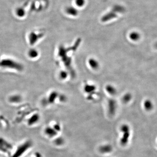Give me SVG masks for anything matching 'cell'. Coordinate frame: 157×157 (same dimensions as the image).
Here are the masks:
<instances>
[{"mask_svg": "<svg viewBox=\"0 0 157 157\" xmlns=\"http://www.w3.org/2000/svg\"><path fill=\"white\" fill-rule=\"evenodd\" d=\"M105 90L107 93L112 97H114L117 94V91L116 88L112 84H109L106 85Z\"/></svg>", "mask_w": 157, "mask_h": 157, "instance_id": "10", "label": "cell"}, {"mask_svg": "<svg viewBox=\"0 0 157 157\" xmlns=\"http://www.w3.org/2000/svg\"><path fill=\"white\" fill-rule=\"evenodd\" d=\"M75 4L78 7H82L85 4V0H75Z\"/></svg>", "mask_w": 157, "mask_h": 157, "instance_id": "21", "label": "cell"}, {"mask_svg": "<svg viewBox=\"0 0 157 157\" xmlns=\"http://www.w3.org/2000/svg\"><path fill=\"white\" fill-rule=\"evenodd\" d=\"M89 66L93 70H98L99 67V63L98 61L95 58H90L88 61Z\"/></svg>", "mask_w": 157, "mask_h": 157, "instance_id": "9", "label": "cell"}, {"mask_svg": "<svg viewBox=\"0 0 157 157\" xmlns=\"http://www.w3.org/2000/svg\"><path fill=\"white\" fill-rule=\"evenodd\" d=\"M59 76L62 80H65L68 76V73L66 71H61L59 74Z\"/></svg>", "mask_w": 157, "mask_h": 157, "instance_id": "20", "label": "cell"}, {"mask_svg": "<svg viewBox=\"0 0 157 157\" xmlns=\"http://www.w3.org/2000/svg\"><path fill=\"white\" fill-rule=\"evenodd\" d=\"M140 35L139 33L136 32H133L130 33L129 35V38L131 41L133 42H137L140 40Z\"/></svg>", "mask_w": 157, "mask_h": 157, "instance_id": "14", "label": "cell"}, {"mask_svg": "<svg viewBox=\"0 0 157 157\" xmlns=\"http://www.w3.org/2000/svg\"><path fill=\"white\" fill-rule=\"evenodd\" d=\"M30 157H41V156L40 154L37 153L35 154L34 155Z\"/></svg>", "mask_w": 157, "mask_h": 157, "instance_id": "23", "label": "cell"}, {"mask_svg": "<svg viewBox=\"0 0 157 157\" xmlns=\"http://www.w3.org/2000/svg\"><path fill=\"white\" fill-rule=\"evenodd\" d=\"M26 54L29 59L31 60H34L39 57V52L38 49L32 47L29 49L28 50Z\"/></svg>", "mask_w": 157, "mask_h": 157, "instance_id": "7", "label": "cell"}, {"mask_svg": "<svg viewBox=\"0 0 157 157\" xmlns=\"http://www.w3.org/2000/svg\"><path fill=\"white\" fill-rule=\"evenodd\" d=\"M60 99L61 102H65L66 100V96L64 95H60Z\"/></svg>", "mask_w": 157, "mask_h": 157, "instance_id": "22", "label": "cell"}, {"mask_svg": "<svg viewBox=\"0 0 157 157\" xmlns=\"http://www.w3.org/2000/svg\"><path fill=\"white\" fill-rule=\"evenodd\" d=\"M155 46H156V48H157V43L156 44V45H155Z\"/></svg>", "mask_w": 157, "mask_h": 157, "instance_id": "24", "label": "cell"}, {"mask_svg": "<svg viewBox=\"0 0 157 157\" xmlns=\"http://www.w3.org/2000/svg\"><path fill=\"white\" fill-rule=\"evenodd\" d=\"M121 130L125 132L124 135V137L121 139V143L122 145H125L127 141V138L128 137V128L127 126L123 125L121 127Z\"/></svg>", "mask_w": 157, "mask_h": 157, "instance_id": "12", "label": "cell"}, {"mask_svg": "<svg viewBox=\"0 0 157 157\" xmlns=\"http://www.w3.org/2000/svg\"><path fill=\"white\" fill-rule=\"evenodd\" d=\"M8 101L12 104H17L22 101V97L19 94H13L9 96Z\"/></svg>", "mask_w": 157, "mask_h": 157, "instance_id": "6", "label": "cell"}, {"mask_svg": "<svg viewBox=\"0 0 157 157\" xmlns=\"http://www.w3.org/2000/svg\"><path fill=\"white\" fill-rule=\"evenodd\" d=\"M0 69L22 72L24 70V66L22 63L14 59L4 58L0 59Z\"/></svg>", "mask_w": 157, "mask_h": 157, "instance_id": "1", "label": "cell"}, {"mask_svg": "<svg viewBox=\"0 0 157 157\" xmlns=\"http://www.w3.org/2000/svg\"><path fill=\"white\" fill-rule=\"evenodd\" d=\"M143 106L146 110H150L153 108V104L151 100L146 99L143 103Z\"/></svg>", "mask_w": 157, "mask_h": 157, "instance_id": "16", "label": "cell"}, {"mask_svg": "<svg viewBox=\"0 0 157 157\" xmlns=\"http://www.w3.org/2000/svg\"><path fill=\"white\" fill-rule=\"evenodd\" d=\"M96 87L92 84H87L84 87V90L87 93H91L96 90Z\"/></svg>", "mask_w": 157, "mask_h": 157, "instance_id": "15", "label": "cell"}, {"mask_svg": "<svg viewBox=\"0 0 157 157\" xmlns=\"http://www.w3.org/2000/svg\"><path fill=\"white\" fill-rule=\"evenodd\" d=\"M112 147L109 145L102 146L99 148V150L101 152L103 153L110 152L112 151Z\"/></svg>", "mask_w": 157, "mask_h": 157, "instance_id": "18", "label": "cell"}, {"mask_svg": "<svg viewBox=\"0 0 157 157\" xmlns=\"http://www.w3.org/2000/svg\"><path fill=\"white\" fill-rule=\"evenodd\" d=\"M40 119L39 114L38 113H35L26 119V124L28 126H33L39 122Z\"/></svg>", "mask_w": 157, "mask_h": 157, "instance_id": "5", "label": "cell"}, {"mask_svg": "<svg viewBox=\"0 0 157 157\" xmlns=\"http://www.w3.org/2000/svg\"><path fill=\"white\" fill-rule=\"evenodd\" d=\"M40 35L39 34H37L35 31H32L28 34L27 36L28 43L30 46L33 47L38 43L41 38Z\"/></svg>", "mask_w": 157, "mask_h": 157, "instance_id": "4", "label": "cell"}, {"mask_svg": "<svg viewBox=\"0 0 157 157\" xmlns=\"http://www.w3.org/2000/svg\"><path fill=\"white\" fill-rule=\"evenodd\" d=\"M117 107V104L116 100L113 99H110L108 101V109L110 114L113 115L115 113Z\"/></svg>", "mask_w": 157, "mask_h": 157, "instance_id": "8", "label": "cell"}, {"mask_svg": "<svg viewBox=\"0 0 157 157\" xmlns=\"http://www.w3.org/2000/svg\"><path fill=\"white\" fill-rule=\"evenodd\" d=\"M33 145V143L31 140H26L14 148L10 157H22L32 148Z\"/></svg>", "mask_w": 157, "mask_h": 157, "instance_id": "2", "label": "cell"}, {"mask_svg": "<svg viewBox=\"0 0 157 157\" xmlns=\"http://www.w3.org/2000/svg\"><path fill=\"white\" fill-rule=\"evenodd\" d=\"M58 97V93L55 91H53L50 93L47 98V103L49 104H53L55 99Z\"/></svg>", "mask_w": 157, "mask_h": 157, "instance_id": "13", "label": "cell"}, {"mask_svg": "<svg viewBox=\"0 0 157 157\" xmlns=\"http://www.w3.org/2000/svg\"><path fill=\"white\" fill-rule=\"evenodd\" d=\"M14 150L12 143L3 137H0V153L10 157Z\"/></svg>", "mask_w": 157, "mask_h": 157, "instance_id": "3", "label": "cell"}, {"mask_svg": "<svg viewBox=\"0 0 157 157\" xmlns=\"http://www.w3.org/2000/svg\"><path fill=\"white\" fill-rule=\"evenodd\" d=\"M131 99H132V95L130 93H126L123 96L122 98V101L125 104L129 103Z\"/></svg>", "mask_w": 157, "mask_h": 157, "instance_id": "19", "label": "cell"}, {"mask_svg": "<svg viewBox=\"0 0 157 157\" xmlns=\"http://www.w3.org/2000/svg\"><path fill=\"white\" fill-rule=\"evenodd\" d=\"M56 130L54 128H52L50 127H47L44 130V133L46 135L49 137L55 136L57 134Z\"/></svg>", "mask_w": 157, "mask_h": 157, "instance_id": "11", "label": "cell"}, {"mask_svg": "<svg viewBox=\"0 0 157 157\" xmlns=\"http://www.w3.org/2000/svg\"><path fill=\"white\" fill-rule=\"evenodd\" d=\"M4 116L0 115V126L4 128H6L9 125L8 120L6 119Z\"/></svg>", "mask_w": 157, "mask_h": 157, "instance_id": "17", "label": "cell"}]
</instances>
